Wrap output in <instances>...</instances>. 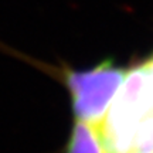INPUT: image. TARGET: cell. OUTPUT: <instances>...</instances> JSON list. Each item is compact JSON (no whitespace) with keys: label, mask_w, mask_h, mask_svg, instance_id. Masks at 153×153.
Here are the masks:
<instances>
[{"label":"cell","mask_w":153,"mask_h":153,"mask_svg":"<svg viewBox=\"0 0 153 153\" xmlns=\"http://www.w3.org/2000/svg\"><path fill=\"white\" fill-rule=\"evenodd\" d=\"M67 153H106L98 126L76 119L67 145Z\"/></svg>","instance_id":"cell-2"},{"label":"cell","mask_w":153,"mask_h":153,"mask_svg":"<svg viewBox=\"0 0 153 153\" xmlns=\"http://www.w3.org/2000/svg\"><path fill=\"white\" fill-rule=\"evenodd\" d=\"M125 74V70L111 64H101L87 72H67L65 79L76 119L92 125L101 123Z\"/></svg>","instance_id":"cell-1"}]
</instances>
